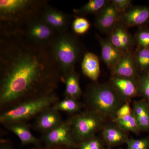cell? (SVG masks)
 Here are the masks:
<instances>
[{"mask_svg": "<svg viewBox=\"0 0 149 149\" xmlns=\"http://www.w3.org/2000/svg\"><path fill=\"white\" fill-rule=\"evenodd\" d=\"M62 81L48 49L22 33L0 37V111L55 93Z\"/></svg>", "mask_w": 149, "mask_h": 149, "instance_id": "cell-1", "label": "cell"}, {"mask_svg": "<svg viewBox=\"0 0 149 149\" xmlns=\"http://www.w3.org/2000/svg\"><path fill=\"white\" fill-rule=\"evenodd\" d=\"M49 2L46 0H1L0 36L21 33Z\"/></svg>", "mask_w": 149, "mask_h": 149, "instance_id": "cell-2", "label": "cell"}, {"mask_svg": "<svg viewBox=\"0 0 149 149\" xmlns=\"http://www.w3.org/2000/svg\"><path fill=\"white\" fill-rule=\"evenodd\" d=\"M85 107L104 118L113 120L118 109L125 102L111 84L94 82L88 85L84 94Z\"/></svg>", "mask_w": 149, "mask_h": 149, "instance_id": "cell-3", "label": "cell"}, {"mask_svg": "<svg viewBox=\"0 0 149 149\" xmlns=\"http://www.w3.org/2000/svg\"><path fill=\"white\" fill-rule=\"evenodd\" d=\"M48 50L60 70L62 81L67 74L74 70L84 51L80 40L68 31L57 34Z\"/></svg>", "mask_w": 149, "mask_h": 149, "instance_id": "cell-4", "label": "cell"}, {"mask_svg": "<svg viewBox=\"0 0 149 149\" xmlns=\"http://www.w3.org/2000/svg\"><path fill=\"white\" fill-rule=\"evenodd\" d=\"M59 100L56 93L19 104L1 113L0 123L2 125L11 122H27L35 118L40 113L52 106Z\"/></svg>", "mask_w": 149, "mask_h": 149, "instance_id": "cell-5", "label": "cell"}, {"mask_svg": "<svg viewBox=\"0 0 149 149\" xmlns=\"http://www.w3.org/2000/svg\"><path fill=\"white\" fill-rule=\"evenodd\" d=\"M70 124L73 139L76 144L95 136L104 126L105 118L95 112L87 109L67 118Z\"/></svg>", "mask_w": 149, "mask_h": 149, "instance_id": "cell-6", "label": "cell"}, {"mask_svg": "<svg viewBox=\"0 0 149 149\" xmlns=\"http://www.w3.org/2000/svg\"><path fill=\"white\" fill-rule=\"evenodd\" d=\"M21 33L29 42L45 49H48L57 35L44 21L41 14L29 22Z\"/></svg>", "mask_w": 149, "mask_h": 149, "instance_id": "cell-7", "label": "cell"}, {"mask_svg": "<svg viewBox=\"0 0 149 149\" xmlns=\"http://www.w3.org/2000/svg\"><path fill=\"white\" fill-rule=\"evenodd\" d=\"M42 143L46 146H64L72 149L77 148V145L72 137L71 127L68 119L52 130L42 134Z\"/></svg>", "mask_w": 149, "mask_h": 149, "instance_id": "cell-8", "label": "cell"}, {"mask_svg": "<svg viewBox=\"0 0 149 149\" xmlns=\"http://www.w3.org/2000/svg\"><path fill=\"white\" fill-rule=\"evenodd\" d=\"M41 16L57 34L68 31L71 20L70 15L48 4L43 8Z\"/></svg>", "mask_w": 149, "mask_h": 149, "instance_id": "cell-9", "label": "cell"}, {"mask_svg": "<svg viewBox=\"0 0 149 149\" xmlns=\"http://www.w3.org/2000/svg\"><path fill=\"white\" fill-rule=\"evenodd\" d=\"M108 39L122 52H133L136 45L134 36L129 32L128 28L119 20L108 35Z\"/></svg>", "mask_w": 149, "mask_h": 149, "instance_id": "cell-10", "label": "cell"}, {"mask_svg": "<svg viewBox=\"0 0 149 149\" xmlns=\"http://www.w3.org/2000/svg\"><path fill=\"white\" fill-rule=\"evenodd\" d=\"M121 14L117 10L111 1L105 7L96 15L95 25L104 33L109 35L118 22L120 20Z\"/></svg>", "mask_w": 149, "mask_h": 149, "instance_id": "cell-11", "label": "cell"}, {"mask_svg": "<svg viewBox=\"0 0 149 149\" xmlns=\"http://www.w3.org/2000/svg\"><path fill=\"white\" fill-rule=\"evenodd\" d=\"M109 83L125 102L139 96L138 79L111 75Z\"/></svg>", "mask_w": 149, "mask_h": 149, "instance_id": "cell-12", "label": "cell"}, {"mask_svg": "<svg viewBox=\"0 0 149 149\" xmlns=\"http://www.w3.org/2000/svg\"><path fill=\"white\" fill-rule=\"evenodd\" d=\"M120 21L128 28L148 26L149 24V6H132L121 14Z\"/></svg>", "mask_w": 149, "mask_h": 149, "instance_id": "cell-13", "label": "cell"}, {"mask_svg": "<svg viewBox=\"0 0 149 149\" xmlns=\"http://www.w3.org/2000/svg\"><path fill=\"white\" fill-rule=\"evenodd\" d=\"M35 118L33 128L42 134L55 128L63 120L59 111L52 107L44 110Z\"/></svg>", "mask_w": 149, "mask_h": 149, "instance_id": "cell-14", "label": "cell"}, {"mask_svg": "<svg viewBox=\"0 0 149 149\" xmlns=\"http://www.w3.org/2000/svg\"><path fill=\"white\" fill-rule=\"evenodd\" d=\"M101 49V58L111 71L121 60L124 53L119 50L111 42L108 38H104L96 34Z\"/></svg>", "mask_w": 149, "mask_h": 149, "instance_id": "cell-15", "label": "cell"}, {"mask_svg": "<svg viewBox=\"0 0 149 149\" xmlns=\"http://www.w3.org/2000/svg\"><path fill=\"white\" fill-rule=\"evenodd\" d=\"M2 125L6 129L17 136L22 146L29 144L34 145L35 146H42L41 139H38L32 134L27 122L16 121L7 123Z\"/></svg>", "mask_w": 149, "mask_h": 149, "instance_id": "cell-16", "label": "cell"}, {"mask_svg": "<svg viewBox=\"0 0 149 149\" xmlns=\"http://www.w3.org/2000/svg\"><path fill=\"white\" fill-rule=\"evenodd\" d=\"M111 72L112 76L138 79L140 74L136 65L133 52L125 53L117 66Z\"/></svg>", "mask_w": 149, "mask_h": 149, "instance_id": "cell-17", "label": "cell"}, {"mask_svg": "<svg viewBox=\"0 0 149 149\" xmlns=\"http://www.w3.org/2000/svg\"><path fill=\"white\" fill-rule=\"evenodd\" d=\"M102 136L104 143L109 147L126 144L129 139L126 132L118 128L116 124L104 126Z\"/></svg>", "mask_w": 149, "mask_h": 149, "instance_id": "cell-18", "label": "cell"}, {"mask_svg": "<svg viewBox=\"0 0 149 149\" xmlns=\"http://www.w3.org/2000/svg\"><path fill=\"white\" fill-rule=\"evenodd\" d=\"M81 69L84 75L93 82H97L100 73L98 57L90 52L85 53L81 63Z\"/></svg>", "mask_w": 149, "mask_h": 149, "instance_id": "cell-19", "label": "cell"}, {"mask_svg": "<svg viewBox=\"0 0 149 149\" xmlns=\"http://www.w3.org/2000/svg\"><path fill=\"white\" fill-rule=\"evenodd\" d=\"M65 84L64 97L78 100L83 93L80 85V75L75 70L69 72L63 79Z\"/></svg>", "mask_w": 149, "mask_h": 149, "instance_id": "cell-20", "label": "cell"}, {"mask_svg": "<svg viewBox=\"0 0 149 149\" xmlns=\"http://www.w3.org/2000/svg\"><path fill=\"white\" fill-rule=\"evenodd\" d=\"M132 109L141 132H149V108L146 100L135 101Z\"/></svg>", "mask_w": 149, "mask_h": 149, "instance_id": "cell-21", "label": "cell"}, {"mask_svg": "<svg viewBox=\"0 0 149 149\" xmlns=\"http://www.w3.org/2000/svg\"><path fill=\"white\" fill-rule=\"evenodd\" d=\"M110 1L91 0L79 8L74 9L73 12L75 16L84 17L85 15L98 14L105 7Z\"/></svg>", "mask_w": 149, "mask_h": 149, "instance_id": "cell-22", "label": "cell"}, {"mask_svg": "<svg viewBox=\"0 0 149 149\" xmlns=\"http://www.w3.org/2000/svg\"><path fill=\"white\" fill-rule=\"evenodd\" d=\"M54 109L74 115L81 111L85 104L77 100L69 98H65L62 100H59L52 107Z\"/></svg>", "mask_w": 149, "mask_h": 149, "instance_id": "cell-23", "label": "cell"}, {"mask_svg": "<svg viewBox=\"0 0 149 149\" xmlns=\"http://www.w3.org/2000/svg\"><path fill=\"white\" fill-rule=\"evenodd\" d=\"M133 55L140 75L149 72V48L137 47Z\"/></svg>", "mask_w": 149, "mask_h": 149, "instance_id": "cell-24", "label": "cell"}, {"mask_svg": "<svg viewBox=\"0 0 149 149\" xmlns=\"http://www.w3.org/2000/svg\"><path fill=\"white\" fill-rule=\"evenodd\" d=\"M118 128L125 132H131L139 135L141 132L136 118L132 114L113 121Z\"/></svg>", "mask_w": 149, "mask_h": 149, "instance_id": "cell-25", "label": "cell"}, {"mask_svg": "<svg viewBox=\"0 0 149 149\" xmlns=\"http://www.w3.org/2000/svg\"><path fill=\"white\" fill-rule=\"evenodd\" d=\"M90 22L84 17L75 16L72 22V27L73 32L78 35H84L91 27Z\"/></svg>", "mask_w": 149, "mask_h": 149, "instance_id": "cell-26", "label": "cell"}, {"mask_svg": "<svg viewBox=\"0 0 149 149\" xmlns=\"http://www.w3.org/2000/svg\"><path fill=\"white\" fill-rule=\"evenodd\" d=\"M134 37L137 47L149 48V27L148 26L139 27Z\"/></svg>", "mask_w": 149, "mask_h": 149, "instance_id": "cell-27", "label": "cell"}, {"mask_svg": "<svg viewBox=\"0 0 149 149\" xmlns=\"http://www.w3.org/2000/svg\"><path fill=\"white\" fill-rule=\"evenodd\" d=\"M139 96L149 99V72L141 74L138 79Z\"/></svg>", "mask_w": 149, "mask_h": 149, "instance_id": "cell-28", "label": "cell"}, {"mask_svg": "<svg viewBox=\"0 0 149 149\" xmlns=\"http://www.w3.org/2000/svg\"><path fill=\"white\" fill-rule=\"evenodd\" d=\"M103 143L97 136L82 141L77 145L78 149H104Z\"/></svg>", "mask_w": 149, "mask_h": 149, "instance_id": "cell-29", "label": "cell"}, {"mask_svg": "<svg viewBox=\"0 0 149 149\" xmlns=\"http://www.w3.org/2000/svg\"><path fill=\"white\" fill-rule=\"evenodd\" d=\"M127 149H149V136L140 139H129Z\"/></svg>", "mask_w": 149, "mask_h": 149, "instance_id": "cell-30", "label": "cell"}, {"mask_svg": "<svg viewBox=\"0 0 149 149\" xmlns=\"http://www.w3.org/2000/svg\"><path fill=\"white\" fill-rule=\"evenodd\" d=\"M132 113L133 109L130 107V103H125L118 109L113 119V121L128 116Z\"/></svg>", "mask_w": 149, "mask_h": 149, "instance_id": "cell-31", "label": "cell"}, {"mask_svg": "<svg viewBox=\"0 0 149 149\" xmlns=\"http://www.w3.org/2000/svg\"><path fill=\"white\" fill-rule=\"evenodd\" d=\"M116 8L121 14L132 6L133 1L131 0H112Z\"/></svg>", "mask_w": 149, "mask_h": 149, "instance_id": "cell-32", "label": "cell"}, {"mask_svg": "<svg viewBox=\"0 0 149 149\" xmlns=\"http://www.w3.org/2000/svg\"><path fill=\"white\" fill-rule=\"evenodd\" d=\"M0 149H14L12 143L8 140L1 139Z\"/></svg>", "mask_w": 149, "mask_h": 149, "instance_id": "cell-33", "label": "cell"}, {"mask_svg": "<svg viewBox=\"0 0 149 149\" xmlns=\"http://www.w3.org/2000/svg\"><path fill=\"white\" fill-rule=\"evenodd\" d=\"M29 149H72L64 146H35Z\"/></svg>", "mask_w": 149, "mask_h": 149, "instance_id": "cell-34", "label": "cell"}, {"mask_svg": "<svg viewBox=\"0 0 149 149\" xmlns=\"http://www.w3.org/2000/svg\"><path fill=\"white\" fill-rule=\"evenodd\" d=\"M147 104H148V107L149 108V99L148 100H146Z\"/></svg>", "mask_w": 149, "mask_h": 149, "instance_id": "cell-35", "label": "cell"}, {"mask_svg": "<svg viewBox=\"0 0 149 149\" xmlns=\"http://www.w3.org/2000/svg\"><path fill=\"white\" fill-rule=\"evenodd\" d=\"M104 149H111L109 148H104Z\"/></svg>", "mask_w": 149, "mask_h": 149, "instance_id": "cell-36", "label": "cell"}]
</instances>
